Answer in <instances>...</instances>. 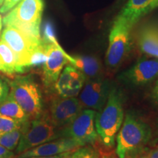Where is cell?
Returning <instances> with one entry per match:
<instances>
[{"label":"cell","mask_w":158,"mask_h":158,"mask_svg":"<svg viewBox=\"0 0 158 158\" xmlns=\"http://www.w3.org/2000/svg\"><path fill=\"white\" fill-rule=\"evenodd\" d=\"M152 129L143 120L127 114L116 137V155L118 158H127L139 153L152 138Z\"/></svg>","instance_id":"cell-3"},{"label":"cell","mask_w":158,"mask_h":158,"mask_svg":"<svg viewBox=\"0 0 158 158\" xmlns=\"http://www.w3.org/2000/svg\"><path fill=\"white\" fill-rule=\"evenodd\" d=\"M96 115V110L83 109L70 124L61 128V138H73L81 147L94 144L98 138L95 126Z\"/></svg>","instance_id":"cell-7"},{"label":"cell","mask_w":158,"mask_h":158,"mask_svg":"<svg viewBox=\"0 0 158 158\" xmlns=\"http://www.w3.org/2000/svg\"><path fill=\"white\" fill-rule=\"evenodd\" d=\"M73 152H68L59 154V155H56L37 156V157H24V158H70Z\"/></svg>","instance_id":"cell-27"},{"label":"cell","mask_w":158,"mask_h":158,"mask_svg":"<svg viewBox=\"0 0 158 158\" xmlns=\"http://www.w3.org/2000/svg\"><path fill=\"white\" fill-rule=\"evenodd\" d=\"M132 29L125 25L114 22L106 54V64L108 69L118 68L127 59L131 50Z\"/></svg>","instance_id":"cell-8"},{"label":"cell","mask_w":158,"mask_h":158,"mask_svg":"<svg viewBox=\"0 0 158 158\" xmlns=\"http://www.w3.org/2000/svg\"><path fill=\"white\" fill-rule=\"evenodd\" d=\"M158 78V59L144 56L131 68L124 71L118 79L131 86H144Z\"/></svg>","instance_id":"cell-10"},{"label":"cell","mask_w":158,"mask_h":158,"mask_svg":"<svg viewBox=\"0 0 158 158\" xmlns=\"http://www.w3.org/2000/svg\"><path fill=\"white\" fill-rule=\"evenodd\" d=\"M137 44L140 51L146 56L158 59V25L143 26L138 33Z\"/></svg>","instance_id":"cell-16"},{"label":"cell","mask_w":158,"mask_h":158,"mask_svg":"<svg viewBox=\"0 0 158 158\" xmlns=\"http://www.w3.org/2000/svg\"><path fill=\"white\" fill-rule=\"evenodd\" d=\"M10 94V85L5 79L0 77V103L5 100Z\"/></svg>","instance_id":"cell-23"},{"label":"cell","mask_w":158,"mask_h":158,"mask_svg":"<svg viewBox=\"0 0 158 158\" xmlns=\"http://www.w3.org/2000/svg\"><path fill=\"white\" fill-rule=\"evenodd\" d=\"M123 98L115 86H111L107 102L97 112L95 126L97 133L102 143L111 149L116 143V137L124 121Z\"/></svg>","instance_id":"cell-2"},{"label":"cell","mask_w":158,"mask_h":158,"mask_svg":"<svg viewBox=\"0 0 158 158\" xmlns=\"http://www.w3.org/2000/svg\"><path fill=\"white\" fill-rule=\"evenodd\" d=\"M69 62L82 73L86 80L101 77L102 67L100 59L94 56H68Z\"/></svg>","instance_id":"cell-17"},{"label":"cell","mask_w":158,"mask_h":158,"mask_svg":"<svg viewBox=\"0 0 158 158\" xmlns=\"http://www.w3.org/2000/svg\"><path fill=\"white\" fill-rule=\"evenodd\" d=\"M43 11V0H21L6 14L2 23L41 38L40 29Z\"/></svg>","instance_id":"cell-4"},{"label":"cell","mask_w":158,"mask_h":158,"mask_svg":"<svg viewBox=\"0 0 158 158\" xmlns=\"http://www.w3.org/2000/svg\"><path fill=\"white\" fill-rule=\"evenodd\" d=\"M158 7V0H127L114 22L133 29L142 18Z\"/></svg>","instance_id":"cell-13"},{"label":"cell","mask_w":158,"mask_h":158,"mask_svg":"<svg viewBox=\"0 0 158 158\" xmlns=\"http://www.w3.org/2000/svg\"><path fill=\"white\" fill-rule=\"evenodd\" d=\"M45 60L43 64V82L46 88L54 86L59 75L69 62L68 56L52 36L44 40Z\"/></svg>","instance_id":"cell-9"},{"label":"cell","mask_w":158,"mask_h":158,"mask_svg":"<svg viewBox=\"0 0 158 158\" xmlns=\"http://www.w3.org/2000/svg\"><path fill=\"white\" fill-rule=\"evenodd\" d=\"M23 125V124L14 118L0 115V135L21 127Z\"/></svg>","instance_id":"cell-22"},{"label":"cell","mask_w":158,"mask_h":158,"mask_svg":"<svg viewBox=\"0 0 158 158\" xmlns=\"http://www.w3.org/2000/svg\"><path fill=\"white\" fill-rule=\"evenodd\" d=\"M101 158H118V157L113 153H106L102 155Z\"/></svg>","instance_id":"cell-29"},{"label":"cell","mask_w":158,"mask_h":158,"mask_svg":"<svg viewBox=\"0 0 158 158\" xmlns=\"http://www.w3.org/2000/svg\"><path fill=\"white\" fill-rule=\"evenodd\" d=\"M4 2H5V0H0V7L3 5Z\"/></svg>","instance_id":"cell-34"},{"label":"cell","mask_w":158,"mask_h":158,"mask_svg":"<svg viewBox=\"0 0 158 158\" xmlns=\"http://www.w3.org/2000/svg\"><path fill=\"white\" fill-rule=\"evenodd\" d=\"M126 1H127V0H118V2H117V4H118V5H120V4H122V3H124V2H125Z\"/></svg>","instance_id":"cell-33"},{"label":"cell","mask_w":158,"mask_h":158,"mask_svg":"<svg viewBox=\"0 0 158 158\" xmlns=\"http://www.w3.org/2000/svg\"><path fill=\"white\" fill-rule=\"evenodd\" d=\"M0 62L5 68L7 76L12 77L15 74L25 72L19 64L15 53L2 40H0Z\"/></svg>","instance_id":"cell-18"},{"label":"cell","mask_w":158,"mask_h":158,"mask_svg":"<svg viewBox=\"0 0 158 158\" xmlns=\"http://www.w3.org/2000/svg\"><path fill=\"white\" fill-rule=\"evenodd\" d=\"M111 86L109 81L102 77L86 80L79 94L84 108L100 111L107 102Z\"/></svg>","instance_id":"cell-11"},{"label":"cell","mask_w":158,"mask_h":158,"mask_svg":"<svg viewBox=\"0 0 158 158\" xmlns=\"http://www.w3.org/2000/svg\"><path fill=\"white\" fill-rule=\"evenodd\" d=\"M10 94L30 118L41 116L43 98L40 89L31 76H15L9 83Z\"/></svg>","instance_id":"cell-5"},{"label":"cell","mask_w":158,"mask_h":158,"mask_svg":"<svg viewBox=\"0 0 158 158\" xmlns=\"http://www.w3.org/2000/svg\"><path fill=\"white\" fill-rule=\"evenodd\" d=\"M0 115L14 118L23 124L27 123L31 119L10 94L0 103Z\"/></svg>","instance_id":"cell-19"},{"label":"cell","mask_w":158,"mask_h":158,"mask_svg":"<svg viewBox=\"0 0 158 158\" xmlns=\"http://www.w3.org/2000/svg\"><path fill=\"white\" fill-rule=\"evenodd\" d=\"M2 16L0 15V31L2 30Z\"/></svg>","instance_id":"cell-32"},{"label":"cell","mask_w":158,"mask_h":158,"mask_svg":"<svg viewBox=\"0 0 158 158\" xmlns=\"http://www.w3.org/2000/svg\"><path fill=\"white\" fill-rule=\"evenodd\" d=\"M84 109L79 99L57 98L52 100L49 118L57 128H62L70 123Z\"/></svg>","instance_id":"cell-12"},{"label":"cell","mask_w":158,"mask_h":158,"mask_svg":"<svg viewBox=\"0 0 158 158\" xmlns=\"http://www.w3.org/2000/svg\"><path fill=\"white\" fill-rule=\"evenodd\" d=\"M79 147H81V146L73 138H59L23 152L19 154L18 158L56 155L68 152H73Z\"/></svg>","instance_id":"cell-15"},{"label":"cell","mask_w":158,"mask_h":158,"mask_svg":"<svg viewBox=\"0 0 158 158\" xmlns=\"http://www.w3.org/2000/svg\"><path fill=\"white\" fill-rule=\"evenodd\" d=\"M152 98L155 100L156 103L158 105V79L152 91Z\"/></svg>","instance_id":"cell-28"},{"label":"cell","mask_w":158,"mask_h":158,"mask_svg":"<svg viewBox=\"0 0 158 158\" xmlns=\"http://www.w3.org/2000/svg\"><path fill=\"white\" fill-rule=\"evenodd\" d=\"M0 72L3 73L5 74V68H4L3 65L1 63V62H0Z\"/></svg>","instance_id":"cell-31"},{"label":"cell","mask_w":158,"mask_h":158,"mask_svg":"<svg viewBox=\"0 0 158 158\" xmlns=\"http://www.w3.org/2000/svg\"><path fill=\"white\" fill-rule=\"evenodd\" d=\"M14 155L13 152L0 145V158H13Z\"/></svg>","instance_id":"cell-26"},{"label":"cell","mask_w":158,"mask_h":158,"mask_svg":"<svg viewBox=\"0 0 158 158\" xmlns=\"http://www.w3.org/2000/svg\"><path fill=\"white\" fill-rule=\"evenodd\" d=\"M142 157L143 158H158V143L147 152L142 153Z\"/></svg>","instance_id":"cell-25"},{"label":"cell","mask_w":158,"mask_h":158,"mask_svg":"<svg viewBox=\"0 0 158 158\" xmlns=\"http://www.w3.org/2000/svg\"><path fill=\"white\" fill-rule=\"evenodd\" d=\"M23 131V125L21 127L13 130L0 135V145L13 151L16 149Z\"/></svg>","instance_id":"cell-20"},{"label":"cell","mask_w":158,"mask_h":158,"mask_svg":"<svg viewBox=\"0 0 158 158\" xmlns=\"http://www.w3.org/2000/svg\"><path fill=\"white\" fill-rule=\"evenodd\" d=\"M59 138H61L60 130H57L49 117L40 116L33 118L23 124L22 135L15 149L16 153L21 154Z\"/></svg>","instance_id":"cell-6"},{"label":"cell","mask_w":158,"mask_h":158,"mask_svg":"<svg viewBox=\"0 0 158 158\" xmlns=\"http://www.w3.org/2000/svg\"><path fill=\"white\" fill-rule=\"evenodd\" d=\"M127 158H143V157H142V152H141L139 153L135 154V155L129 156V157Z\"/></svg>","instance_id":"cell-30"},{"label":"cell","mask_w":158,"mask_h":158,"mask_svg":"<svg viewBox=\"0 0 158 158\" xmlns=\"http://www.w3.org/2000/svg\"><path fill=\"white\" fill-rule=\"evenodd\" d=\"M21 0H5L3 5L0 7V13L5 14L15 7Z\"/></svg>","instance_id":"cell-24"},{"label":"cell","mask_w":158,"mask_h":158,"mask_svg":"<svg viewBox=\"0 0 158 158\" xmlns=\"http://www.w3.org/2000/svg\"><path fill=\"white\" fill-rule=\"evenodd\" d=\"M80 70L69 64L65 66L54 84L55 90L62 98H75L80 94L86 81Z\"/></svg>","instance_id":"cell-14"},{"label":"cell","mask_w":158,"mask_h":158,"mask_svg":"<svg viewBox=\"0 0 158 158\" xmlns=\"http://www.w3.org/2000/svg\"><path fill=\"white\" fill-rule=\"evenodd\" d=\"M70 158H101L99 152L90 145L83 146L74 150Z\"/></svg>","instance_id":"cell-21"},{"label":"cell","mask_w":158,"mask_h":158,"mask_svg":"<svg viewBox=\"0 0 158 158\" xmlns=\"http://www.w3.org/2000/svg\"><path fill=\"white\" fill-rule=\"evenodd\" d=\"M1 40L15 53L19 64L26 71L31 67L43 64L45 60V42L21 29L6 26L2 33Z\"/></svg>","instance_id":"cell-1"}]
</instances>
